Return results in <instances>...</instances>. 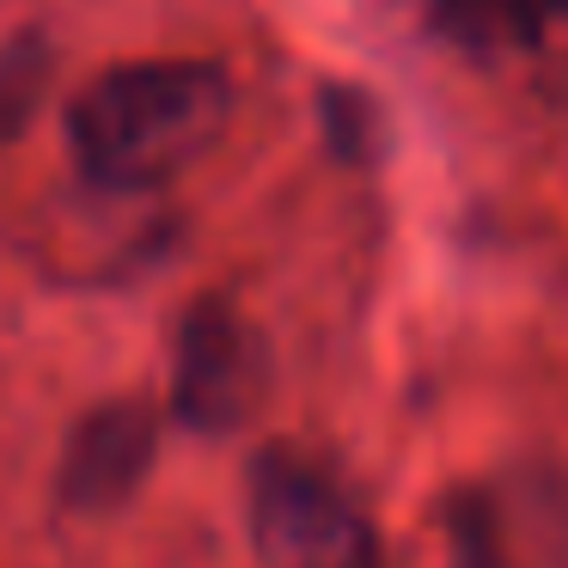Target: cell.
I'll use <instances>...</instances> for the list:
<instances>
[{"mask_svg": "<svg viewBox=\"0 0 568 568\" xmlns=\"http://www.w3.org/2000/svg\"><path fill=\"white\" fill-rule=\"evenodd\" d=\"M233 80L214 62H129L68 111V148L104 190H160L226 135Z\"/></svg>", "mask_w": 568, "mask_h": 568, "instance_id": "1", "label": "cell"}, {"mask_svg": "<svg viewBox=\"0 0 568 568\" xmlns=\"http://www.w3.org/2000/svg\"><path fill=\"white\" fill-rule=\"evenodd\" d=\"M251 538L263 568H379V538L324 465L270 453L251 470Z\"/></svg>", "mask_w": 568, "mask_h": 568, "instance_id": "2", "label": "cell"}, {"mask_svg": "<svg viewBox=\"0 0 568 568\" xmlns=\"http://www.w3.org/2000/svg\"><path fill=\"white\" fill-rule=\"evenodd\" d=\"M263 397V343L233 306L202 300L178 331L172 409L190 428H239Z\"/></svg>", "mask_w": 568, "mask_h": 568, "instance_id": "3", "label": "cell"}, {"mask_svg": "<svg viewBox=\"0 0 568 568\" xmlns=\"http://www.w3.org/2000/svg\"><path fill=\"white\" fill-rule=\"evenodd\" d=\"M160 453V416L148 404H104L68 434L62 501L74 514H111L148 483Z\"/></svg>", "mask_w": 568, "mask_h": 568, "instance_id": "4", "label": "cell"}, {"mask_svg": "<svg viewBox=\"0 0 568 568\" xmlns=\"http://www.w3.org/2000/svg\"><path fill=\"white\" fill-rule=\"evenodd\" d=\"M440 7H446V19L477 43H519L550 13H568V0H440Z\"/></svg>", "mask_w": 568, "mask_h": 568, "instance_id": "5", "label": "cell"}, {"mask_svg": "<svg viewBox=\"0 0 568 568\" xmlns=\"http://www.w3.org/2000/svg\"><path fill=\"white\" fill-rule=\"evenodd\" d=\"M453 568H514L495 514H483V507L453 514Z\"/></svg>", "mask_w": 568, "mask_h": 568, "instance_id": "6", "label": "cell"}]
</instances>
